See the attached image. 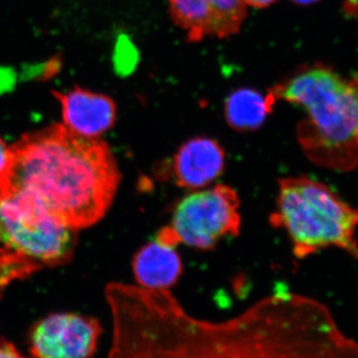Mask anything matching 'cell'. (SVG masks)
<instances>
[{
  "label": "cell",
  "instance_id": "1",
  "mask_svg": "<svg viewBox=\"0 0 358 358\" xmlns=\"http://www.w3.org/2000/svg\"><path fill=\"white\" fill-rule=\"evenodd\" d=\"M108 358H358L327 306L279 289L231 319L190 315L169 289L112 282Z\"/></svg>",
  "mask_w": 358,
  "mask_h": 358
},
{
  "label": "cell",
  "instance_id": "2",
  "mask_svg": "<svg viewBox=\"0 0 358 358\" xmlns=\"http://www.w3.org/2000/svg\"><path fill=\"white\" fill-rule=\"evenodd\" d=\"M121 176L107 143L53 124L8 148L0 171V200L30 202L77 231L106 215Z\"/></svg>",
  "mask_w": 358,
  "mask_h": 358
},
{
  "label": "cell",
  "instance_id": "3",
  "mask_svg": "<svg viewBox=\"0 0 358 358\" xmlns=\"http://www.w3.org/2000/svg\"><path fill=\"white\" fill-rule=\"evenodd\" d=\"M306 113L296 141L313 164L339 173L358 167V76L345 77L322 63L299 68L268 90Z\"/></svg>",
  "mask_w": 358,
  "mask_h": 358
},
{
  "label": "cell",
  "instance_id": "4",
  "mask_svg": "<svg viewBox=\"0 0 358 358\" xmlns=\"http://www.w3.org/2000/svg\"><path fill=\"white\" fill-rule=\"evenodd\" d=\"M270 223L287 233L296 258L336 247L358 261V209L320 181L308 176L280 179Z\"/></svg>",
  "mask_w": 358,
  "mask_h": 358
},
{
  "label": "cell",
  "instance_id": "5",
  "mask_svg": "<svg viewBox=\"0 0 358 358\" xmlns=\"http://www.w3.org/2000/svg\"><path fill=\"white\" fill-rule=\"evenodd\" d=\"M240 199L230 186L217 185L194 190L176 204L171 224L160 229L155 239L178 247L214 248L226 237H236L241 228Z\"/></svg>",
  "mask_w": 358,
  "mask_h": 358
},
{
  "label": "cell",
  "instance_id": "6",
  "mask_svg": "<svg viewBox=\"0 0 358 358\" xmlns=\"http://www.w3.org/2000/svg\"><path fill=\"white\" fill-rule=\"evenodd\" d=\"M0 242L42 266L57 267L72 259L76 230L30 202L4 199L0 200Z\"/></svg>",
  "mask_w": 358,
  "mask_h": 358
},
{
  "label": "cell",
  "instance_id": "7",
  "mask_svg": "<svg viewBox=\"0 0 358 358\" xmlns=\"http://www.w3.org/2000/svg\"><path fill=\"white\" fill-rule=\"evenodd\" d=\"M102 327L93 317L78 313H52L32 327L33 358H91L98 348Z\"/></svg>",
  "mask_w": 358,
  "mask_h": 358
},
{
  "label": "cell",
  "instance_id": "8",
  "mask_svg": "<svg viewBox=\"0 0 358 358\" xmlns=\"http://www.w3.org/2000/svg\"><path fill=\"white\" fill-rule=\"evenodd\" d=\"M169 7L174 24L190 42L229 38L240 31L247 17L243 0H169Z\"/></svg>",
  "mask_w": 358,
  "mask_h": 358
},
{
  "label": "cell",
  "instance_id": "9",
  "mask_svg": "<svg viewBox=\"0 0 358 358\" xmlns=\"http://www.w3.org/2000/svg\"><path fill=\"white\" fill-rule=\"evenodd\" d=\"M225 159L224 148L217 141L196 136L179 147L171 159L169 173L176 185L200 189L222 174Z\"/></svg>",
  "mask_w": 358,
  "mask_h": 358
},
{
  "label": "cell",
  "instance_id": "10",
  "mask_svg": "<svg viewBox=\"0 0 358 358\" xmlns=\"http://www.w3.org/2000/svg\"><path fill=\"white\" fill-rule=\"evenodd\" d=\"M62 112L63 126L89 138H99L114 126L117 106L110 96L81 88L55 92Z\"/></svg>",
  "mask_w": 358,
  "mask_h": 358
},
{
  "label": "cell",
  "instance_id": "11",
  "mask_svg": "<svg viewBox=\"0 0 358 358\" xmlns=\"http://www.w3.org/2000/svg\"><path fill=\"white\" fill-rule=\"evenodd\" d=\"M133 271L138 287L157 291L173 288L182 275L183 265L176 247L155 239L136 252Z\"/></svg>",
  "mask_w": 358,
  "mask_h": 358
},
{
  "label": "cell",
  "instance_id": "12",
  "mask_svg": "<svg viewBox=\"0 0 358 358\" xmlns=\"http://www.w3.org/2000/svg\"><path fill=\"white\" fill-rule=\"evenodd\" d=\"M275 103L270 92L263 95L255 89H237L225 100L224 117L231 128L238 131H256L263 126Z\"/></svg>",
  "mask_w": 358,
  "mask_h": 358
},
{
  "label": "cell",
  "instance_id": "13",
  "mask_svg": "<svg viewBox=\"0 0 358 358\" xmlns=\"http://www.w3.org/2000/svg\"><path fill=\"white\" fill-rule=\"evenodd\" d=\"M43 267L37 261L8 248H0V298L16 280H23Z\"/></svg>",
  "mask_w": 358,
  "mask_h": 358
},
{
  "label": "cell",
  "instance_id": "14",
  "mask_svg": "<svg viewBox=\"0 0 358 358\" xmlns=\"http://www.w3.org/2000/svg\"><path fill=\"white\" fill-rule=\"evenodd\" d=\"M0 358H26L13 345L0 343Z\"/></svg>",
  "mask_w": 358,
  "mask_h": 358
},
{
  "label": "cell",
  "instance_id": "15",
  "mask_svg": "<svg viewBox=\"0 0 358 358\" xmlns=\"http://www.w3.org/2000/svg\"><path fill=\"white\" fill-rule=\"evenodd\" d=\"M243 1L246 6L256 7V8H267L278 0H243Z\"/></svg>",
  "mask_w": 358,
  "mask_h": 358
},
{
  "label": "cell",
  "instance_id": "16",
  "mask_svg": "<svg viewBox=\"0 0 358 358\" xmlns=\"http://www.w3.org/2000/svg\"><path fill=\"white\" fill-rule=\"evenodd\" d=\"M7 150H8V148L6 147L3 140L0 138V171H1L4 162H6Z\"/></svg>",
  "mask_w": 358,
  "mask_h": 358
},
{
  "label": "cell",
  "instance_id": "17",
  "mask_svg": "<svg viewBox=\"0 0 358 358\" xmlns=\"http://www.w3.org/2000/svg\"><path fill=\"white\" fill-rule=\"evenodd\" d=\"M292 1L299 4V6H310V4L315 3L319 0H292Z\"/></svg>",
  "mask_w": 358,
  "mask_h": 358
}]
</instances>
